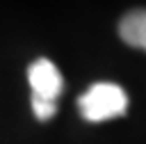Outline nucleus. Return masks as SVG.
I'll return each instance as SVG.
<instances>
[{"instance_id":"f257e3e1","label":"nucleus","mask_w":146,"mask_h":144,"mask_svg":"<svg viewBox=\"0 0 146 144\" xmlns=\"http://www.w3.org/2000/svg\"><path fill=\"white\" fill-rule=\"evenodd\" d=\"M78 107L82 119L89 123H100L123 117L128 110V96L114 82H96L78 98Z\"/></svg>"},{"instance_id":"f03ea898","label":"nucleus","mask_w":146,"mask_h":144,"mask_svg":"<svg viewBox=\"0 0 146 144\" xmlns=\"http://www.w3.org/2000/svg\"><path fill=\"white\" fill-rule=\"evenodd\" d=\"M27 82L32 87V96H39V98H46V101H57V96L64 89L62 73L48 57H39L30 64Z\"/></svg>"},{"instance_id":"7ed1b4c3","label":"nucleus","mask_w":146,"mask_h":144,"mask_svg":"<svg viewBox=\"0 0 146 144\" xmlns=\"http://www.w3.org/2000/svg\"><path fill=\"white\" fill-rule=\"evenodd\" d=\"M119 37L128 46L146 50V9L128 11L119 23Z\"/></svg>"},{"instance_id":"20e7f679","label":"nucleus","mask_w":146,"mask_h":144,"mask_svg":"<svg viewBox=\"0 0 146 144\" xmlns=\"http://www.w3.org/2000/svg\"><path fill=\"white\" fill-rule=\"evenodd\" d=\"M32 112L39 121H48L55 117L57 112V103L55 101H46V98H39V96H32Z\"/></svg>"}]
</instances>
